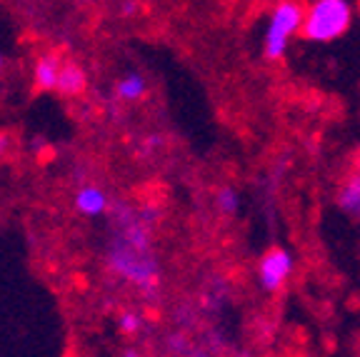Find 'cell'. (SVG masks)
Instances as JSON below:
<instances>
[{
    "mask_svg": "<svg viewBox=\"0 0 360 357\" xmlns=\"http://www.w3.org/2000/svg\"><path fill=\"white\" fill-rule=\"evenodd\" d=\"M110 225L103 245L105 270L118 283L141 292L146 302H155L163 290V263L155 250V228L143 223L133 202L110 207Z\"/></svg>",
    "mask_w": 360,
    "mask_h": 357,
    "instance_id": "obj_1",
    "label": "cell"
},
{
    "mask_svg": "<svg viewBox=\"0 0 360 357\" xmlns=\"http://www.w3.org/2000/svg\"><path fill=\"white\" fill-rule=\"evenodd\" d=\"M305 6L300 0H276L265 15L260 56L265 63L285 60L290 45L303 33Z\"/></svg>",
    "mask_w": 360,
    "mask_h": 357,
    "instance_id": "obj_2",
    "label": "cell"
},
{
    "mask_svg": "<svg viewBox=\"0 0 360 357\" xmlns=\"http://www.w3.org/2000/svg\"><path fill=\"white\" fill-rule=\"evenodd\" d=\"M355 8L350 0H313L305 6L303 38L308 43L328 45L340 40L350 30Z\"/></svg>",
    "mask_w": 360,
    "mask_h": 357,
    "instance_id": "obj_3",
    "label": "cell"
},
{
    "mask_svg": "<svg viewBox=\"0 0 360 357\" xmlns=\"http://www.w3.org/2000/svg\"><path fill=\"white\" fill-rule=\"evenodd\" d=\"M295 252L285 245H273L258 257L255 265V283L265 295H278V292L290 283L295 275Z\"/></svg>",
    "mask_w": 360,
    "mask_h": 357,
    "instance_id": "obj_4",
    "label": "cell"
},
{
    "mask_svg": "<svg viewBox=\"0 0 360 357\" xmlns=\"http://www.w3.org/2000/svg\"><path fill=\"white\" fill-rule=\"evenodd\" d=\"M112 207L110 193L98 183H83L73 193V210L88 220L105 218Z\"/></svg>",
    "mask_w": 360,
    "mask_h": 357,
    "instance_id": "obj_5",
    "label": "cell"
},
{
    "mask_svg": "<svg viewBox=\"0 0 360 357\" xmlns=\"http://www.w3.org/2000/svg\"><path fill=\"white\" fill-rule=\"evenodd\" d=\"M335 207L353 223H360V168L340 180L335 190Z\"/></svg>",
    "mask_w": 360,
    "mask_h": 357,
    "instance_id": "obj_6",
    "label": "cell"
},
{
    "mask_svg": "<svg viewBox=\"0 0 360 357\" xmlns=\"http://www.w3.org/2000/svg\"><path fill=\"white\" fill-rule=\"evenodd\" d=\"M112 95H115V103H125V105H135V103L146 100L148 78L141 70H125L112 85Z\"/></svg>",
    "mask_w": 360,
    "mask_h": 357,
    "instance_id": "obj_7",
    "label": "cell"
},
{
    "mask_svg": "<svg viewBox=\"0 0 360 357\" xmlns=\"http://www.w3.org/2000/svg\"><path fill=\"white\" fill-rule=\"evenodd\" d=\"M63 63H65V60H63L58 53H43V56L35 58V63H33V85H35V90H43V93H56Z\"/></svg>",
    "mask_w": 360,
    "mask_h": 357,
    "instance_id": "obj_8",
    "label": "cell"
},
{
    "mask_svg": "<svg viewBox=\"0 0 360 357\" xmlns=\"http://www.w3.org/2000/svg\"><path fill=\"white\" fill-rule=\"evenodd\" d=\"M85 88H88V73H85V67L70 60L63 63L56 93H60L63 98H78V95L85 93Z\"/></svg>",
    "mask_w": 360,
    "mask_h": 357,
    "instance_id": "obj_9",
    "label": "cell"
},
{
    "mask_svg": "<svg viewBox=\"0 0 360 357\" xmlns=\"http://www.w3.org/2000/svg\"><path fill=\"white\" fill-rule=\"evenodd\" d=\"M243 207V193L233 183H223L213 195V210L218 212L220 218L233 220L240 215Z\"/></svg>",
    "mask_w": 360,
    "mask_h": 357,
    "instance_id": "obj_10",
    "label": "cell"
},
{
    "mask_svg": "<svg viewBox=\"0 0 360 357\" xmlns=\"http://www.w3.org/2000/svg\"><path fill=\"white\" fill-rule=\"evenodd\" d=\"M148 320L146 315L141 313V310H133V307H128V310H123V313L118 315V330L120 335L125 337H138L146 330Z\"/></svg>",
    "mask_w": 360,
    "mask_h": 357,
    "instance_id": "obj_11",
    "label": "cell"
},
{
    "mask_svg": "<svg viewBox=\"0 0 360 357\" xmlns=\"http://www.w3.org/2000/svg\"><path fill=\"white\" fill-rule=\"evenodd\" d=\"M135 207H138V215H141L143 223H148L150 228L158 230V225L163 223L165 210H163V205H160L158 200H143V202H138Z\"/></svg>",
    "mask_w": 360,
    "mask_h": 357,
    "instance_id": "obj_12",
    "label": "cell"
},
{
    "mask_svg": "<svg viewBox=\"0 0 360 357\" xmlns=\"http://www.w3.org/2000/svg\"><path fill=\"white\" fill-rule=\"evenodd\" d=\"M163 148V135H158V133H150L146 138V143L141 145V155L143 157H153L158 150Z\"/></svg>",
    "mask_w": 360,
    "mask_h": 357,
    "instance_id": "obj_13",
    "label": "cell"
},
{
    "mask_svg": "<svg viewBox=\"0 0 360 357\" xmlns=\"http://www.w3.org/2000/svg\"><path fill=\"white\" fill-rule=\"evenodd\" d=\"M118 13L125 18V20H133V18L141 13V3H138V0H120Z\"/></svg>",
    "mask_w": 360,
    "mask_h": 357,
    "instance_id": "obj_14",
    "label": "cell"
},
{
    "mask_svg": "<svg viewBox=\"0 0 360 357\" xmlns=\"http://www.w3.org/2000/svg\"><path fill=\"white\" fill-rule=\"evenodd\" d=\"M11 145H13V140H11V135H6V133H0V160L11 152Z\"/></svg>",
    "mask_w": 360,
    "mask_h": 357,
    "instance_id": "obj_15",
    "label": "cell"
},
{
    "mask_svg": "<svg viewBox=\"0 0 360 357\" xmlns=\"http://www.w3.org/2000/svg\"><path fill=\"white\" fill-rule=\"evenodd\" d=\"M118 357H143L141 347H135V345H125L123 350L118 352Z\"/></svg>",
    "mask_w": 360,
    "mask_h": 357,
    "instance_id": "obj_16",
    "label": "cell"
},
{
    "mask_svg": "<svg viewBox=\"0 0 360 357\" xmlns=\"http://www.w3.org/2000/svg\"><path fill=\"white\" fill-rule=\"evenodd\" d=\"M3 70H6V56H3V51H0V75H3Z\"/></svg>",
    "mask_w": 360,
    "mask_h": 357,
    "instance_id": "obj_17",
    "label": "cell"
},
{
    "mask_svg": "<svg viewBox=\"0 0 360 357\" xmlns=\"http://www.w3.org/2000/svg\"><path fill=\"white\" fill-rule=\"evenodd\" d=\"M358 11H360V8H358Z\"/></svg>",
    "mask_w": 360,
    "mask_h": 357,
    "instance_id": "obj_18",
    "label": "cell"
}]
</instances>
